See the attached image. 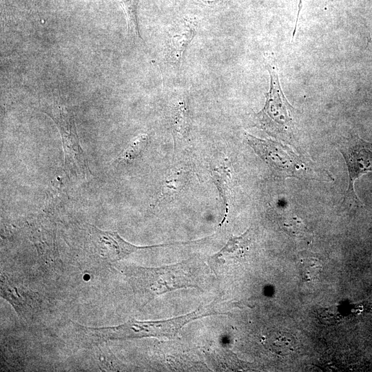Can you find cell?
Here are the masks:
<instances>
[{"instance_id": "8", "label": "cell", "mask_w": 372, "mask_h": 372, "mask_svg": "<svg viewBox=\"0 0 372 372\" xmlns=\"http://www.w3.org/2000/svg\"><path fill=\"white\" fill-rule=\"evenodd\" d=\"M198 26L195 18H184L168 32L167 59L169 63L179 66L183 54L194 39Z\"/></svg>"}, {"instance_id": "13", "label": "cell", "mask_w": 372, "mask_h": 372, "mask_svg": "<svg viewBox=\"0 0 372 372\" xmlns=\"http://www.w3.org/2000/svg\"><path fill=\"white\" fill-rule=\"evenodd\" d=\"M149 138L146 134L136 136L115 160L116 163H129L139 157L145 151Z\"/></svg>"}, {"instance_id": "12", "label": "cell", "mask_w": 372, "mask_h": 372, "mask_svg": "<svg viewBox=\"0 0 372 372\" xmlns=\"http://www.w3.org/2000/svg\"><path fill=\"white\" fill-rule=\"evenodd\" d=\"M190 116L188 107L185 101H179L172 113V128L174 135L185 138L189 130Z\"/></svg>"}, {"instance_id": "16", "label": "cell", "mask_w": 372, "mask_h": 372, "mask_svg": "<svg viewBox=\"0 0 372 372\" xmlns=\"http://www.w3.org/2000/svg\"><path fill=\"white\" fill-rule=\"evenodd\" d=\"M124 11L129 34L136 40H141L136 17V0H118Z\"/></svg>"}, {"instance_id": "2", "label": "cell", "mask_w": 372, "mask_h": 372, "mask_svg": "<svg viewBox=\"0 0 372 372\" xmlns=\"http://www.w3.org/2000/svg\"><path fill=\"white\" fill-rule=\"evenodd\" d=\"M196 265L191 260L156 268L127 267L123 269L136 300L145 304L156 296L176 289L198 287Z\"/></svg>"}, {"instance_id": "17", "label": "cell", "mask_w": 372, "mask_h": 372, "mask_svg": "<svg viewBox=\"0 0 372 372\" xmlns=\"http://www.w3.org/2000/svg\"><path fill=\"white\" fill-rule=\"evenodd\" d=\"M203 3L209 5H215L220 3H223L226 0H201Z\"/></svg>"}, {"instance_id": "15", "label": "cell", "mask_w": 372, "mask_h": 372, "mask_svg": "<svg viewBox=\"0 0 372 372\" xmlns=\"http://www.w3.org/2000/svg\"><path fill=\"white\" fill-rule=\"evenodd\" d=\"M296 346L293 335L286 332H278L273 336L270 348L275 353L285 356L293 352Z\"/></svg>"}, {"instance_id": "4", "label": "cell", "mask_w": 372, "mask_h": 372, "mask_svg": "<svg viewBox=\"0 0 372 372\" xmlns=\"http://www.w3.org/2000/svg\"><path fill=\"white\" fill-rule=\"evenodd\" d=\"M56 125L61 138L65 171L83 178L92 175L79 140L73 114L63 105H53L43 111Z\"/></svg>"}, {"instance_id": "7", "label": "cell", "mask_w": 372, "mask_h": 372, "mask_svg": "<svg viewBox=\"0 0 372 372\" xmlns=\"http://www.w3.org/2000/svg\"><path fill=\"white\" fill-rule=\"evenodd\" d=\"M90 237L97 254L110 262L122 260L138 249L165 245L136 246L125 240L116 231L101 230L95 226L91 227Z\"/></svg>"}, {"instance_id": "3", "label": "cell", "mask_w": 372, "mask_h": 372, "mask_svg": "<svg viewBox=\"0 0 372 372\" xmlns=\"http://www.w3.org/2000/svg\"><path fill=\"white\" fill-rule=\"evenodd\" d=\"M270 88L266 94L263 109L255 115L256 125L268 134L282 138H289L294 130V107L289 103L281 89L276 64L267 63Z\"/></svg>"}, {"instance_id": "11", "label": "cell", "mask_w": 372, "mask_h": 372, "mask_svg": "<svg viewBox=\"0 0 372 372\" xmlns=\"http://www.w3.org/2000/svg\"><path fill=\"white\" fill-rule=\"evenodd\" d=\"M213 181L217 187L225 207V216L229 211L232 199L234 180L229 165L221 164L211 170Z\"/></svg>"}, {"instance_id": "10", "label": "cell", "mask_w": 372, "mask_h": 372, "mask_svg": "<svg viewBox=\"0 0 372 372\" xmlns=\"http://www.w3.org/2000/svg\"><path fill=\"white\" fill-rule=\"evenodd\" d=\"M188 172L184 169L171 171L164 179L154 204H161L174 199L188 183Z\"/></svg>"}, {"instance_id": "6", "label": "cell", "mask_w": 372, "mask_h": 372, "mask_svg": "<svg viewBox=\"0 0 372 372\" xmlns=\"http://www.w3.org/2000/svg\"><path fill=\"white\" fill-rule=\"evenodd\" d=\"M247 143L269 165L289 176L298 177L305 171L304 163L291 150L271 141L261 140L245 134Z\"/></svg>"}, {"instance_id": "5", "label": "cell", "mask_w": 372, "mask_h": 372, "mask_svg": "<svg viewBox=\"0 0 372 372\" xmlns=\"http://www.w3.org/2000/svg\"><path fill=\"white\" fill-rule=\"evenodd\" d=\"M340 150L349 172V187L344 200L351 204H362L358 198L354 183L362 175L372 172V143L358 135H353L342 142Z\"/></svg>"}, {"instance_id": "14", "label": "cell", "mask_w": 372, "mask_h": 372, "mask_svg": "<svg viewBox=\"0 0 372 372\" xmlns=\"http://www.w3.org/2000/svg\"><path fill=\"white\" fill-rule=\"evenodd\" d=\"M322 267L321 260L312 253L303 254L300 260V269L304 280L311 281L318 278Z\"/></svg>"}, {"instance_id": "1", "label": "cell", "mask_w": 372, "mask_h": 372, "mask_svg": "<svg viewBox=\"0 0 372 372\" xmlns=\"http://www.w3.org/2000/svg\"><path fill=\"white\" fill-rule=\"evenodd\" d=\"M234 303L216 299L186 315L167 320L138 321L134 319L115 327L88 329L90 339L94 343L109 340H123L147 337H165L174 339L187 323L205 316L225 314V309Z\"/></svg>"}, {"instance_id": "9", "label": "cell", "mask_w": 372, "mask_h": 372, "mask_svg": "<svg viewBox=\"0 0 372 372\" xmlns=\"http://www.w3.org/2000/svg\"><path fill=\"white\" fill-rule=\"evenodd\" d=\"M251 242V231L247 229L239 236H232L216 254L212 256L210 264L216 271L223 262L230 258L240 260L247 255Z\"/></svg>"}]
</instances>
